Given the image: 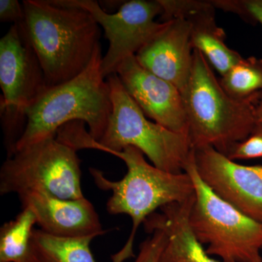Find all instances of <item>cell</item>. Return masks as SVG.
Listing matches in <instances>:
<instances>
[{
  "label": "cell",
  "instance_id": "6da1fadb",
  "mask_svg": "<svg viewBox=\"0 0 262 262\" xmlns=\"http://www.w3.org/2000/svg\"><path fill=\"white\" fill-rule=\"evenodd\" d=\"M113 110L107 126L96 141L84 127V122L73 121L62 126L57 139L78 151H122L127 146L140 150L157 168L179 173L184 172L193 151L187 134L169 130L148 120L122 85L117 74L107 77Z\"/></svg>",
  "mask_w": 262,
  "mask_h": 262
},
{
  "label": "cell",
  "instance_id": "7a4b0ae2",
  "mask_svg": "<svg viewBox=\"0 0 262 262\" xmlns=\"http://www.w3.org/2000/svg\"><path fill=\"white\" fill-rule=\"evenodd\" d=\"M22 30L42 66L48 89L89 67L100 46L99 25L87 10L63 0H24Z\"/></svg>",
  "mask_w": 262,
  "mask_h": 262
},
{
  "label": "cell",
  "instance_id": "3957f363",
  "mask_svg": "<svg viewBox=\"0 0 262 262\" xmlns=\"http://www.w3.org/2000/svg\"><path fill=\"white\" fill-rule=\"evenodd\" d=\"M106 153L122 160L127 173L119 181H112L98 169L89 168L95 184L100 189L110 191L106 211L112 215L125 214L132 221V228L123 247L112 255V262H125L134 257V241L141 224L158 208L181 203L194 195V184L187 172L165 171L146 162L140 150L127 146L122 151Z\"/></svg>",
  "mask_w": 262,
  "mask_h": 262
},
{
  "label": "cell",
  "instance_id": "277c9868",
  "mask_svg": "<svg viewBox=\"0 0 262 262\" xmlns=\"http://www.w3.org/2000/svg\"><path fill=\"white\" fill-rule=\"evenodd\" d=\"M181 94L192 148L211 146L227 156L258 123L256 106L262 96L246 101L229 96L211 64L196 50L193 51L190 77Z\"/></svg>",
  "mask_w": 262,
  "mask_h": 262
},
{
  "label": "cell",
  "instance_id": "5b68a950",
  "mask_svg": "<svg viewBox=\"0 0 262 262\" xmlns=\"http://www.w3.org/2000/svg\"><path fill=\"white\" fill-rule=\"evenodd\" d=\"M102 58L99 46L80 75L48 89L26 111L27 125L15 151L56 136L62 126L73 121L84 122L91 137L100 140L113 110L110 85L101 72Z\"/></svg>",
  "mask_w": 262,
  "mask_h": 262
},
{
  "label": "cell",
  "instance_id": "8992f818",
  "mask_svg": "<svg viewBox=\"0 0 262 262\" xmlns=\"http://www.w3.org/2000/svg\"><path fill=\"white\" fill-rule=\"evenodd\" d=\"M184 171L192 179L194 201L189 215L193 233L206 252L222 262H262V224L222 201L196 171L194 149Z\"/></svg>",
  "mask_w": 262,
  "mask_h": 262
},
{
  "label": "cell",
  "instance_id": "52a82bcc",
  "mask_svg": "<svg viewBox=\"0 0 262 262\" xmlns=\"http://www.w3.org/2000/svg\"><path fill=\"white\" fill-rule=\"evenodd\" d=\"M77 151L56 136L17 150L0 169V194L41 192L62 199L84 198Z\"/></svg>",
  "mask_w": 262,
  "mask_h": 262
},
{
  "label": "cell",
  "instance_id": "ba28073f",
  "mask_svg": "<svg viewBox=\"0 0 262 262\" xmlns=\"http://www.w3.org/2000/svg\"><path fill=\"white\" fill-rule=\"evenodd\" d=\"M0 87L2 127L10 157L25 130L26 111L48 89L40 62L19 24L0 39Z\"/></svg>",
  "mask_w": 262,
  "mask_h": 262
},
{
  "label": "cell",
  "instance_id": "9c48e42d",
  "mask_svg": "<svg viewBox=\"0 0 262 262\" xmlns=\"http://www.w3.org/2000/svg\"><path fill=\"white\" fill-rule=\"evenodd\" d=\"M65 4L79 7L94 16L102 27L108 48L101 60L104 78L117 74L120 66L129 57L136 56L141 48L165 27V22L155 19L163 13L158 0L124 2L116 13H108L94 0H63Z\"/></svg>",
  "mask_w": 262,
  "mask_h": 262
},
{
  "label": "cell",
  "instance_id": "30bf717a",
  "mask_svg": "<svg viewBox=\"0 0 262 262\" xmlns=\"http://www.w3.org/2000/svg\"><path fill=\"white\" fill-rule=\"evenodd\" d=\"M196 171L222 201L262 224V165H244L211 146L193 148Z\"/></svg>",
  "mask_w": 262,
  "mask_h": 262
},
{
  "label": "cell",
  "instance_id": "8fae6325",
  "mask_svg": "<svg viewBox=\"0 0 262 262\" xmlns=\"http://www.w3.org/2000/svg\"><path fill=\"white\" fill-rule=\"evenodd\" d=\"M117 74L146 117L173 132L188 135L184 101L175 85L145 70L135 56L125 60Z\"/></svg>",
  "mask_w": 262,
  "mask_h": 262
},
{
  "label": "cell",
  "instance_id": "7c38bea8",
  "mask_svg": "<svg viewBox=\"0 0 262 262\" xmlns=\"http://www.w3.org/2000/svg\"><path fill=\"white\" fill-rule=\"evenodd\" d=\"M21 208H29L37 217L39 229L62 237L103 235V228L96 208L84 196L62 199L46 192H27L18 194Z\"/></svg>",
  "mask_w": 262,
  "mask_h": 262
},
{
  "label": "cell",
  "instance_id": "4fadbf2b",
  "mask_svg": "<svg viewBox=\"0 0 262 262\" xmlns=\"http://www.w3.org/2000/svg\"><path fill=\"white\" fill-rule=\"evenodd\" d=\"M191 24L177 18L165 27L136 53V60L151 73L175 85L182 93L190 77L193 62Z\"/></svg>",
  "mask_w": 262,
  "mask_h": 262
},
{
  "label": "cell",
  "instance_id": "5bb4252c",
  "mask_svg": "<svg viewBox=\"0 0 262 262\" xmlns=\"http://www.w3.org/2000/svg\"><path fill=\"white\" fill-rule=\"evenodd\" d=\"M159 3L163 10V21L182 18L190 22L193 50L201 52L222 77L242 59L239 53L226 44L225 32L215 22L212 1L159 0Z\"/></svg>",
  "mask_w": 262,
  "mask_h": 262
},
{
  "label": "cell",
  "instance_id": "9a60e30c",
  "mask_svg": "<svg viewBox=\"0 0 262 262\" xmlns=\"http://www.w3.org/2000/svg\"><path fill=\"white\" fill-rule=\"evenodd\" d=\"M194 195L181 203H172L161 208L144 222V227H160L167 234V244L160 262H222L208 254L196 238L189 225V215Z\"/></svg>",
  "mask_w": 262,
  "mask_h": 262
},
{
  "label": "cell",
  "instance_id": "2e32d148",
  "mask_svg": "<svg viewBox=\"0 0 262 262\" xmlns=\"http://www.w3.org/2000/svg\"><path fill=\"white\" fill-rule=\"evenodd\" d=\"M96 237H58L34 229L23 262H96L91 248Z\"/></svg>",
  "mask_w": 262,
  "mask_h": 262
},
{
  "label": "cell",
  "instance_id": "e0dca14e",
  "mask_svg": "<svg viewBox=\"0 0 262 262\" xmlns=\"http://www.w3.org/2000/svg\"><path fill=\"white\" fill-rule=\"evenodd\" d=\"M37 217L29 208L21 211L0 229V262H23L28 252Z\"/></svg>",
  "mask_w": 262,
  "mask_h": 262
},
{
  "label": "cell",
  "instance_id": "ac0fdd59",
  "mask_svg": "<svg viewBox=\"0 0 262 262\" xmlns=\"http://www.w3.org/2000/svg\"><path fill=\"white\" fill-rule=\"evenodd\" d=\"M221 85L227 94L238 101L262 96V58L249 57L241 60L222 76Z\"/></svg>",
  "mask_w": 262,
  "mask_h": 262
},
{
  "label": "cell",
  "instance_id": "d6986e66",
  "mask_svg": "<svg viewBox=\"0 0 262 262\" xmlns=\"http://www.w3.org/2000/svg\"><path fill=\"white\" fill-rule=\"evenodd\" d=\"M212 3L215 9L233 13L262 27V0H214Z\"/></svg>",
  "mask_w": 262,
  "mask_h": 262
},
{
  "label": "cell",
  "instance_id": "ffe728a7",
  "mask_svg": "<svg viewBox=\"0 0 262 262\" xmlns=\"http://www.w3.org/2000/svg\"><path fill=\"white\" fill-rule=\"evenodd\" d=\"M227 157L233 161L262 158L261 122H258L251 134L236 144Z\"/></svg>",
  "mask_w": 262,
  "mask_h": 262
},
{
  "label": "cell",
  "instance_id": "44dd1931",
  "mask_svg": "<svg viewBox=\"0 0 262 262\" xmlns=\"http://www.w3.org/2000/svg\"><path fill=\"white\" fill-rule=\"evenodd\" d=\"M145 229L151 236L141 244L135 262H160L166 246L167 234L160 227H147Z\"/></svg>",
  "mask_w": 262,
  "mask_h": 262
},
{
  "label": "cell",
  "instance_id": "7402d4cb",
  "mask_svg": "<svg viewBox=\"0 0 262 262\" xmlns=\"http://www.w3.org/2000/svg\"><path fill=\"white\" fill-rule=\"evenodd\" d=\"M24 20L23 5L18 0L0 1V20L4 23L18 24Z\"/></svg>",
  "mask_w": 262,
  "mask_h": 262
},
{
  "label": "cell",
  "instance_id": "603a6c76",
  "mask_svg": "<svg viewBox=\"0 0 262 262\" xmlns=\"http://www.w3.org/2000/svg\"><path fill=\"white\" fill-rule=\"evenodd\" d=\"M256 115H257L258 122L262 123V97L256 106Z\"/></svg>",
  "mask_w": 262,
  "mask_h": 262
}]
</instances>
